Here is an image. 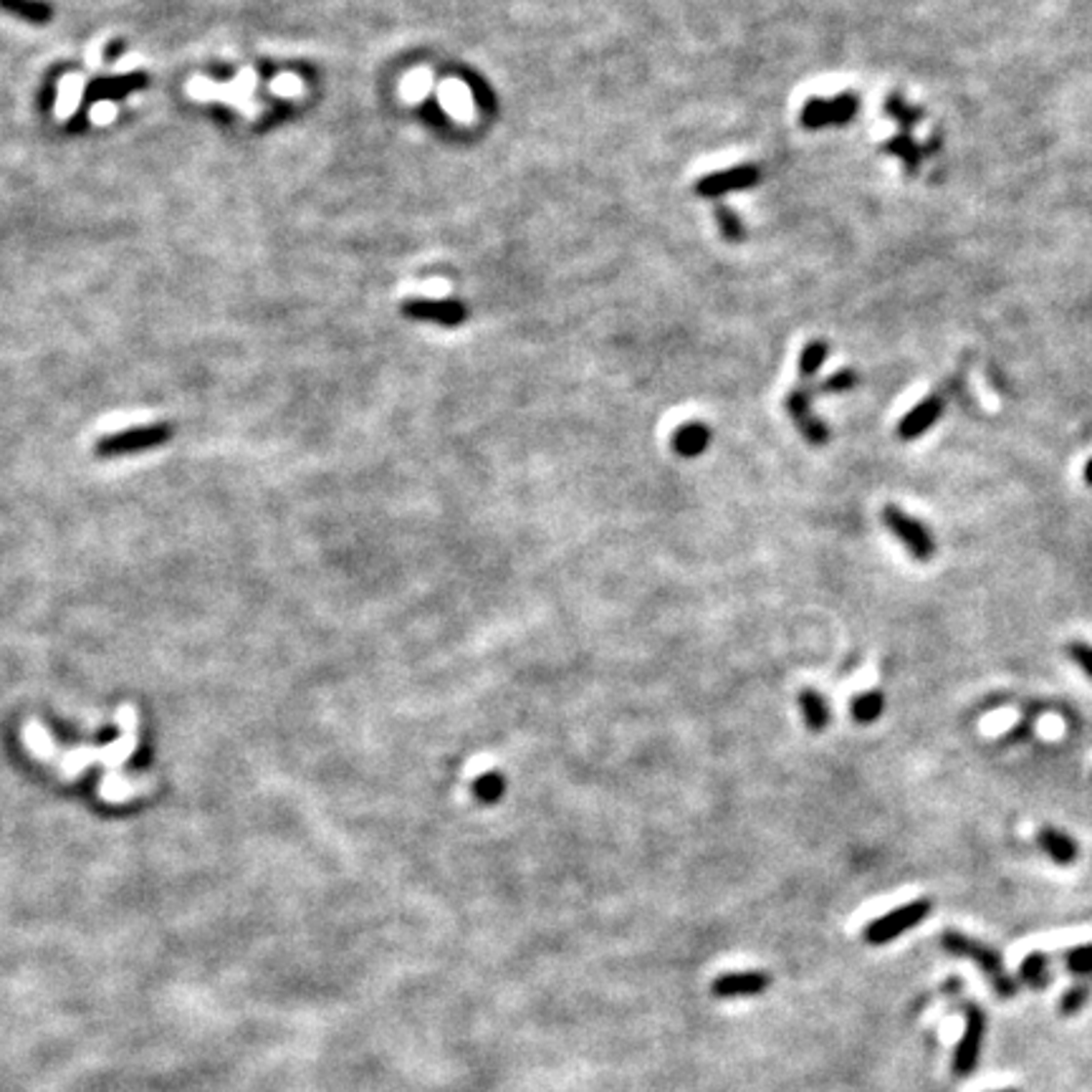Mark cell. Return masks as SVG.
Masks as SVG:
<instances>
[{
  "mask_svg": "<svg viewBox=\"0 0 1092 1092\" xmlns=\"http://www.w3.org/2000/svg\"><path fill=\"white\" fill-rule=\"evenodd\" d=\"M1036 844L1057 865H1072L1077 860V842L1057 827H1042L1036 832Z\"/></svg>",
  "mask_w": 1092,
  "mask_h": 1092,
  "instance_id": "cell-14",
  "label": "cell"
},
{
  "mask_svg": "<svg viewBox=\"0 0 1092 1092\" xmlns=\"http://www.w3.org/2000/svg\"><path fill=\"white\" fill-rule=\"evenodd\" d=\"M1082 476H1085V484L1092 486V458L1085 463V471H1082Z\"/></svg>",
  "mask_w": 1092,
  "mask_h": 1092,
  "instance_id": "cell-29",
  "label": "cell"
},
{
  "mask_svg": "<svg viewBox=\"0 0 1092 1092\" xmlns=\"http://www.w3.org/2000/svg\"><path fill=\"white\" fill-rule=\"evenodd\" d=\"M860 109L857 94H839L835 99H809L801 109V125L807 130H822V127L847 125Z\"/></svg>",
  "mask_w": 1092,
  "mask_h": 1092,
  "instance_id": "cell-5",
  "label": "cell"
},
{
  "mask_svg": "<svg viewBox=\"0 0 1092 1092\" xmlns=\"http://www.w3.org/2000/svg\"><path fill=\"white\" fill-rule=\"evenodd\" d=\"M885 149L890 152V155H898L900 160L906 162L908 173H916V170H918L920 149H918V144L913 142L908 135H898V136H893V139H887Z\"/></svg>",
  "mask_w": 1092,
  "mask_h": 1092,
  "instance_id": "cell-21",
  "label": "cell"
},
{
  "mask_svg": "<svg viewBox=\"0 0 1092 1092\" xmlns=\"http://www.w3.org/2000/svg\"><path fill=\"white\" fill-rule=\"evenodd\" d=\"M787 410L792 420L797 422L800 433L804 435V441L812 443V446H825L830 441V428L812 412V390L809 387L800 385L797 390L789 392Z\"/></svg>",
  "mask_w": 1092,
  "mask_h": 1092,
  "instance_id": "cell-9",
  "label": "cell"
},
{
  "mask_svg": "<svg viewBox=\"0 0 1092 1092\" xmlns=\"http://www.w3.org/2000/svg\"><path fill=\"white\" fill-rule=\"evenodd\" d=\"M403 314L420 322H435L441 327H458L468 319V309L455 298H408L403 301Z\"/></svg>",
  "mask_w": 1092,
  "mask_h": 1092,
  "instance_id": "cell-6",
  "label": "cell"
},
{
  "mask_svg": "<svg viewBox=\"0 0 1092 1092\" xmlns=\"http://www.w3.org/2000/svg\"><path fill=\"white\" fill-rule=\"evenodd\" d=\"M963 1017H966V1027H963L961 1042H958L954 1055V1072L958 1077H966L976 1070L981 1044H984V1032H987V1014L979 1004L963 1006Z\"/></svg>",
  "mask_w": 1092,
  "mask_h": 1092,
  "instance_id": "cell-4",
  "label": "cell"
},
{
  "mask_svg": "<svg viewBox=\"0 0 1092 1092\" xmlns=\"http://www.w3.org/2000/svg\"><path fill=\"white\" fill-rule=\"evenodd\" d=\"M827 354H830V344L822 339L809 341L807 347L801 349L800 357V374L801 379H812L819 372V367L825 365Z\"/></svg>",
  "mask_w": 1092,
  "mask_h": 1092,
  "instance_id": "cell-20",
  "label": "cell"
},
{
  "mask_svg": "<svg viewBox=\"0 0 1092 1092\" xmlns=\"http://www.w3.org/2000/svg\"><path fill=\"white\" fill-rule=\"evenodd\" d=\"M928 916H931V903H928V900H913V903L895 908V911L885 913V916H880L878 920L865 925L863 936L865 941L873 946L890 944V941L900 938L906 931H911V928H916L918 923H923Z\"/></svg>",
  "mask_w": 1092,
  "mask_h": 1092,
  "instance_id": "cell-2",
  "label": "cell"
},
{
  "mask_svg": "<svg viewBox=\"0 0 1092 1092\" xmlns=\"http://www.w3.org/2000/svg\"><path fill=\"white\" fill-rule=\"evenodd\" d=\"M0 11L36 25H44L54 19V8L46 0H0Z\"/></svg>",
  "mask_w": 1092,
  "mask_h": 1092,
  "instance_id": "cell-16",
  "label": "cell"
},
{
  "mask_svg": "<svg viewBox=\"0 0 1092 1092\" xmlns=\"http://www.w3.org/2000/svg\"><path fill=\"white\" fill-rule=\"evenodd\" d=\"M711 446V428L706 422H682L681 428L673 433V450L681 458H698Z\"/></svg>",
  "mask_w": 1092,
  "mask_h": 1092,
  "instance_id": "cell-13",
  "label": "cell"
},
{
  "mask_svg": "<svg viewBox=\"0 0 1092 1092\" xmlns=\"http://www.w3.org/2000/svg\"><path fill=\"white\" fill-rule=\"evenodd\" d=\"M771 979L761 971H741V974H723L714 981V994L719 999H739V996H759L769 987Z\"/></svg>",
  "mask_w": 1092,
  "mask_h": 1092,
  "instance_id": "cell-11",
  "label": "cell"
},
{
  "mask_svg": "<svg viewBox=\"0 0 1092 1092\" xmlns=\"http://www.w3.org/2000/svg\"><path fill=\"white\" fill-rule=\"evenodd\" d=\"M882 522H885V526L898 536L900 544L906 546L908 552H911L916 559L928 562V559L936 554V539H933L931 531L925 528V524L918 522V519H913V516H908L900 506H895V503L885 506V511H882Z\"/></svg>",
  "mask_w": 1092,
  "mask_h": 1092,
  "instance_id": "cell-3",
  "label": "cell"
},
{
  "mask_svg": "<svg viewBox=\"0 0 1092 1092\" xmlns=\"http://www.w3.org/2000/svg\"><path fill=\"white\" fill-rule=\"evenodd\" d=\"M857 385V374L852 370H842V372L827 377L822 385L817 387V392H844L852 390Z\"/></svg>",
  "mask_w": 1092,
  "mask_h": 1092,
  "instance_id": "cell-26",
  "label": "cell"
},
{
  "mask_svg": "<svg viewBox=\"0 0 1092 1092\" xmlns=\"http://www.w3.org/2000/svg\"><path fill=\"white\" fill-rule=\"evenodd\" d=\"M1065 966L1074 976H1092V944H1082L1065 951Z\"/></svg>",
  "mask_w": 1092,
  "mask_h": 1092,
  "instance_id": "cell-23",
  "label": "cell"
},
{
  "mask_svg": "<svg viewBox=\"0 0 1092 1092\" xmlns=\"http://www.w3.org/2000/svg\"><path fill=\"white\" fill-rule=\"evenodd\" d=\"M759 180H761V173L754 165H741V168H731L723 170V173L701 177V180L695 182V193L701 195V198H721V195L726 193H739V190L757 187Z\"/></svg>",
  "mask_w": 1092,
  "mask_h": 1092,
  "instance_id": "cell-8",
  "label": "cell"
},
{
  "mask_svg": "<svg viewBox=\"0 0 1092 1092\" xmlns=\"http://www.w3.org/2000/svg\"><path fill=\"white\" fill-rule=\"evenodd\" d=\"M1090 987L1087 984H1074V987H1070L1068 992L1062 994L1060 999V1009L1065 1017H1072V1014L1082 1012V1006L1090 1001Z\"/></svg>",
  "mask_w": 1092,
  "mask_h": 1092,
  "instance_id": "cell-24",
  "label": "cell"
},
{
  "mask_svg": "<svg viewBox=\"0 0 1092 1092\" xmlns=\"http://www.w3.org/2000/svg\"><path fill=\"white\" fill-rule=\"evenodd\" d=\"M1030 736H1032V726L1027 723V721H1024V723H1019V726L1014 728L1009 736H1006V741H1024V739H1030Z\"/></svg>",
  "mask_w": 1092,
  "mask_h": 1092,
  "instance_id": "cell-28",
  "label": "cell"
},
{
  "mask_svg": "<svg viewBox=\"0 0 1092 1092\" xmlns=\"http://www.w3.org/2000/svg\"><path fill=\"white\" fill-rule=\"evenodd\" d=\"M173 435V430L168 425H147V428H135L125 430V433L109 435L104 441H99L97 450L99 455H122V453H136V450H147L155 448L160 443H165Z\"/></svg>",
  "mask_w": 1092,
  "mask_h": 1092,
  "instance_id": "cell-7",
  "label": "cell"
},
{
  "mask_svg": "<svg viewBox=\"0 0 1092 1092\" xmlns=\"http://www.w3.org/2000/svg\"><path fill=\"white\" fill-rule=\"evenodd\" d=\"M147 87V76L135 71V74L112 76V79H97L87 87V106L101 99H125L127 94Z\"/></svg>",
  "mask_w": 1092,
  "mask_h": 1092,
  "instance_id": "cell-12",
  "label": "cell"
},
{
  "mask_svg": "<svg viewBox=\"0 0 1092 1092\" xmlns=\"http://www.w3.org/2000/svg\"><path fill=\"white\" fill-rule=\"evenodd\" d=\"M941 944H944V949L949 951V954L974 961L976 966L984 971V976L992 981V987L996 989V994H999L1001 999H1012L1014 994H1017V981L1006 974L1001 956L994 949L979 944V941H974V938L963 936L961 931H951V928L941 936Z\"/></svg>",
  "mask_w": 1092,
  "mask_h": 1092,
  "instance_id": "cell-1",
  "label": "cell"
},
{
  "mask_svg": "<svg viewBox=\"0 0 1092 1092\" xmlns=\"http://www.w3.org/2000/svg\"><path fill=\"white\" fill-rule=\"evenodd\" d=\"M1068 655L1070 660L1080 665V671L1087 678H1092V645H1087V643H1070Z\"/></svg>",
  "mask_w": 1092,
  "mask_h": 1092,
  "instance_id": "cell-27",
  "label": "cell"
},
{
  "mask_svg": "<svg viewBox=\"0 0 1092 1092\" xmlns=\"http://www.w3.org/2000/svg\"><path fill=\"white\" fill-rule=\"evenodd\" d=\"M716 220H719V228H721V233H723V238H726V241H731V243L744 241V236H746L744 225H741L739 215H736V213H733L728 205L716 203Z\"/></svg>",
  "mask_w": 1092,
  "mask_h": 1092,
  "instance_id": "cell-22",
  "label": "cell"
},
{
  "mask_svg": "<svg viewBox=\"0 0 1092 1092\" xmlns=\"http://www.w3.org/2000/svg\"><path fill=\"white\" fill-rule=\"evenodd\" d=\"M882 711H885V695H882L880 690L860 693L855 701H852V719H855L857 723H876V721L882 716Z\"/></svg>",
  "mask_w": 1092,
  "mask_h": 1092,
  "instance_id": "cell-18",
  "label": "cell"
},
{
  "mask_svg": "<svg viewBox=\"0 0 1092 1092\" xmlns=\"http://www.w3.org/2000/svg\"><path fill=\"white\" fill-rule=\"evenodd\" d=\"M941 415H944V400L938 398V395H931V398H925L923 403L916 405V408L900 420L898 435L903 438V441H916V438H920L923 433H928Z\"/></svg>",
  "mask_w": 1092,
  "mask_h": 1092,
  "instance_id": "cell-10",
  "label": "cell"
},
{
  "mask_svg": "<svg viewBox=\"0 0 1092 1092\" xmlns=\"http://www.w3.org/2000/svg\"><path fill=\"white\" fill-rule=\"evenodd\" d=\"M1019 979H1022L1024 984H1030L1032 989L1047 987L1049 979H1052L1047 954H1039V951H1034V954L1027 956V958L1022 961V966H1019Z\"/></svg>",
  "mask_w": 1092,
  "mask_h": 1092,
  "instance_id": "cell-17",
  "label": "cell"
},
{
  "mask_svg": "<svg viewBox=\"0 0 1092 1092\" xmlns=\"http://www.w3.org/2000/svg\"><path fill=\"white\" fill-rule=\"evenodd\" d=\"M885 109H887V114H890V117L900 119V125L906 127V130H908V127L916 125V119L920 117L918 109H911V106H908L906 101L900 99L898 94H893V97H887Z\"/></svg>",
  "mask_w": 1092,
  "mask_h": 1092,
  "instance_id": "cell-25",
  "label": "cell"
},
{
  "mask_svg": "<svg viewBox=\"0 0 1092 1092\" xmlns=\"http://www.w3.org/2000/svg\"><path fill=\"white\" fill-rule=\"evenodd\" d=\"M996 1092H1019V1090H996Z\"/></svg>",
  "mask_w": 1092,
  "mask_h": 1092,
  "instance_id": "cell-30",
  "label": "cell"
},
{
  "mask_svg": "<svg viewBox=\"0 0 1092 1092\" xmlns=\"http://www.w3.org/2000/svg\"><path fill=\"white\" fill-rule=\"evenodd\" d=\"M800 706H801V716H804V723H807L809 731L822 733L827 726H830L832 714H830V706H827V701L822 698V693H817L814 688H804L800 693Z\"/></svg>",
  "mask_w": 1092,
  "mask_h": 1092,
  "instance_id": "cell-15",
  "label": "cell"
},
{
  "mask_svg": "<svg viewBox=\"0 0 1092 1092\" xmlns=\"http://www.w3.org/2000/svg\"><path fill=\"white\" fill-rule=\"evenodd\" d=\"M473 795H476L478 801H484V804L501 801V797L506 795V779H503L501 771H488V774L478 776L476 784H473Z\"/></svg>",
  "mask_w": 1092,
  "mask_h": 1092,
  "instance_id": "cell-19",
  "label": "cell"
}]
</instances>
